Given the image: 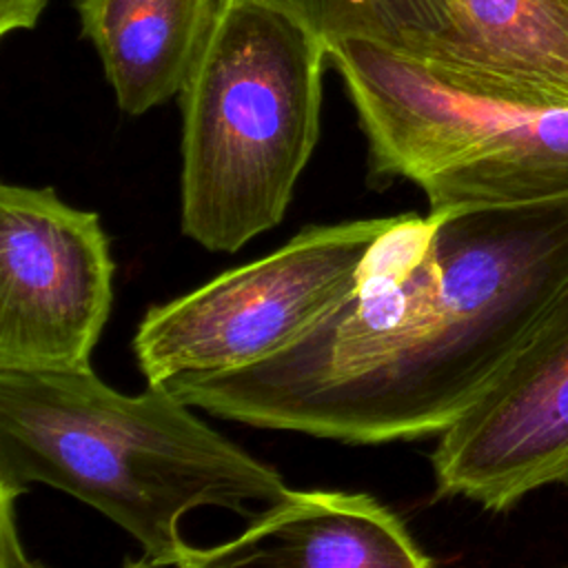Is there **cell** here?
<instances>
[{
	"mask_svg": "<svg viewBox=\"0 0 568 568\" xmlns=\"http://www.w3.org/2000/svg\"><path fill=\"white\" fill-rule=\"evenodd\" d=\"M277 9L326 47L364 40L448 58L455 29L446 0H251Z\"/></svg>",
	"mask_w": 568,
	"mask_h": 568,
	"instance_id": "11",
	"label": "cell"
},
{
	"mask_svg": "<svg viewBox=\"0 0 568 568\" xmlns=\"http://www.w3.org/2000/svg\"><path fill=\"white\" fill-rule=\"evenodd\" d=\"M29 568H42V566H38V564H31ZM122 568H162V566H158V564L149 561L146 557H142V559H138V561H131V564H126V566H122Z\"/></svg>",
	"mask_w": 568,
	"mask_h": 568,
	"instance_id": "13",
	"label": "cell"
},
{
	"mask_svg": "<svg viewBox=\"0 0 568 568\" xmlns=\"http://www.w3.org/2000/svg\"><path fill=\"white\" fill-rule=\"evenodd\" d=\"M328 49L286 13L222 0L182 100V233L233 253L277 226L320 138Z\"/></svg>",
	"mask_w": 568,
	"mask_h": 568,
	"instance_id": "3",
	"label": "cell"
},
{
	"mask_svg": "<svg viewBox=\"0 0 568 568\" xmlns=\"http://www.w3.org/2000/svg\"><path fill=\"white\" fill-rule=\"evenodd\" d=\"M568 286V202L395 215L351 295L291 348L229 373L248 426L346 444L442 435Z\"/></svg>",
	"mask_w": 568,
	"mask_h": 568,
	"instance_id": "1",
	"label": "cell"
},
{
	"mask_svg": "<svg viewBox=\"0 0 568 568\" xmlns=\"http://www.w3.org/2000/svg\"><path fill=\"white\" fill-rule=\"evenodd\" d=\"M31 484L102 513L162 568L191 546L182 535L191 510L248 515L251 504L271 506L291 490L166 386L126 395L93 368L0 371V488Z\"/></svg>",
	"mask_w": 568,
	"mask_h": 568,
	"instance_id": "2",
	"label": "cell"
},
{
	"mask_svg": "<svg viewBox=\"0 0 568 568\" xmlns=\"http://www.w3.org/2000/svg\"><path fill=\"white\" fill-rule=\"evenodd\" d=\"M173 568H433L406 524L368 493L288 490L240 535L189 546Z\"/></svg>",
	"mask_w": 568,
	"mask_h": 568,
	"instance_id": "8",
	"label": "cell"
},
{
	"mask_svg": "<svg viewBox=\"0 0 568 568\" xmlns=\"http://www.w3.org/2000/svg\"><path fill=\"white\" fill-rule=\"evenodd\" d=\"M435 493L501 513L568 481V286L486 395L430 455Z\"/></svg>",
	"mask_w": 568,
	"mask_h": 568,
	"instance_id": "7",
	"label": "cell"
},
{
	"mask_svg": "<svg viewBox=\"0 0 568 568\" xmlns=\"http://www.w3.org/2000/svg\"><path fill=\"white\" fill-rule=\"evenodd\" d=\"M109 235L98 213L53 189H0V371L91 368L113 304Z\"/></svg>",
	"mask_w": 568,
	"mask_h": 568,
	"instance_id": "6",
	"label": "cell"
},
{
	"mask_svg": "<svg viewBox=\"0 0 568 568\" xmlns=\"http://www.w3.org/2000/svg\"><path fill=\"white\" fill-rule=\"evenodd\" d=\"M49 0H0V36L33 29Z\"/></svg>",
	"mask_w": 568,
	"mask_h": 568,
	"instance_id": "12",
	"label": "cell"
},
{
	"mask_svg": "<svg viewBox=\"0 0 568 568\" xmlns=\"http://www.w3.org/2000/svg\"><path fill=\"white\" fill-rule=\"evenodd\" d=\"M393 222L308 226L273 253L151 306L133 335L146 384L235 373L291 348L351 295Z\"/></svg>",
	"mask_w": 568,
	"mask_h": 568,
	"instance_id": "5",
	"label": "cell"
},
{
	"mask_svg": "<svg viewBox=\"0 0 568 568\" xmlns=\"http://www.w3.org/2000/svg\"><path fill=\"white\" fill-rule=\"evenodd\" d=\"M326 49L366 135L373 182H413L430 213L568 193V109L477 93L433 55L364 40Z\"/></svg>",
	"mask_w": 568,
	"mask_h": 568,
	"instance_id": "4",
	"label": "cell"
},
{
	"mask_svg": "<svg viewBox=\"0 0 568 568\" xmlns=\"http://www.w3.org/2000/svg\"><path fill=\"white\" fill-rule=\"evenodd\" d=\"M222 0H78L84 38L129 115L182 93Z\"/></svg>",
	"mask_w": 568,
	"mask_h": 568,
	"instance_id": "10",
	"label": "cell"
},
{
	"mask_svg": "<svg viewBox=\"0 0 568 568\" xmlns=\"http://www.w3.org/2000/svg\"><path fill=\"white\" fill-rule=\"evenodd\" d=\"M446 2L455 42L437 60L457 82L526 109H568V0Z\"/></svg>",
	"mask_w": 568,
	"mask_h": 568,
	"instance_id": "9",
	"label": "cell"
}]
</instances>
